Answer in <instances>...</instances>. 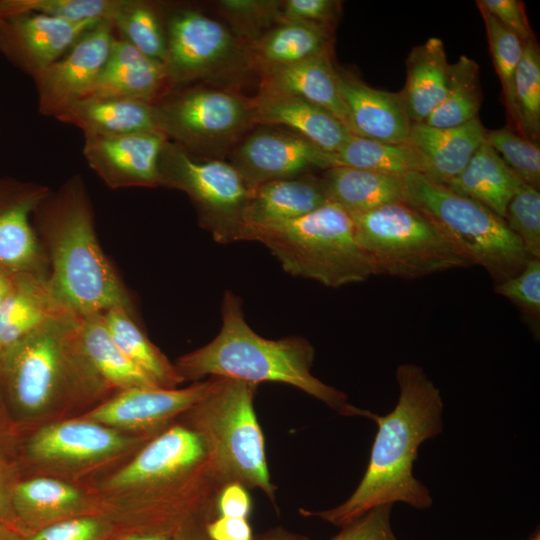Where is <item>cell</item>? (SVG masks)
Here are the masks:
<instances>
[{
	"mask_svg": "<svg viewBox=\"0 0 540 540\" xmlns=\"http://www.w3.org/2000/svg\"><path fill=\"white\" fill-rule=\"evenodd\" d=\"M399 396L386 415L373 414L377 432L365 473L352 494L338 506L299 513L338 527L383 505L404 503L419 510L433 505L429 489L414 475V464L422 443L443 430L444 404L439 388L424 369L413 363L398 365Z\"/></svg>",
	"mask_w": 540,
	"mask_h": 540,
	"instance_id": "1",
	"label": "cell"
},
{
	"mask_svg": "<svg viewBox=\"0 0 540 540\" xmlns=\"http://www.w3.org/2000/svg\"><path fill=\"white\" fill-rule=\"evenodd\" d=\"M32 223L48 258L49 286L59 304L78 316L115 308L132 312L130 294L98 242L81 175L51 189L35 209Z\"/></svg>",
	"mask_w": 540,
	"mask_h": 540,
	"instance_id": "2",
	"label": "cell"
},
{
	"mask_svg": "<svg viewBox=\"0 0 540 540\" xmlns=\"http://www.w3.org/2000/svg\"><path fill=\"white\" fill-rule=\"evenodd\" d=\"M222 326L208 344L181 356L175 365L183 380L210 377L288 384L336 411L341 416L371 419L370 410L350 404L344 392L325 384L312 372L315 349L300 336L278 340L258 335L247 324L242 303L231 291L224 294Z\"/></svg>",
	"mask_w": 540,
	"mask_h": 540,
	"instance_id": "3",
	"label": "cell"
},
{
	"mask_svg": "<svg viewBox=\"0 0 540 540\" xmlns=\"http://www.w3.org/2000/svg\"><path fill=\"white\" fill-rule=\"evenodd\" d=\"M0 385L16 423L106 388L84 354L80 316L73 313L50 320L2 352Z\"/></svg>",
	"mask_w": 540,
	"mask_h": 540,
	"instance_id": "4",
	"label": "cell"
},
{
	"mask_svg": "<svg viewBox=\"0 0 540 540\" xmlns=\"http://www.w3.org/2000/svg\"><path fill=\"white\" fill-rule=\"evenodd\" d=\"M108 485L142 494L155 518H174L200 507L222 485L200 436L185 424L158 433Z\"/></svg>",
	"mask_w": 540,
	"mask_h": 540,
	"instance_id": "5",
	"label": "cell"
},
{
	"mask_svg": "<svg viewBox=\"0 0 540 540\" xmlns=\"http://www.w3.org/2000/svg\"><path fill=\"white\" fill-rule=\"evenodd\" d=\"M242 240L263 243L286 272L328 287L363 282L373 275L352 217L332 202L293 220L249 227Z\"/></svg>",
	"mask_w": 540,
	"mask_h": 540,
	"instance_id": "6",
	"label": "cell"
},
{
	"mask_svg": "<svg viewBox=\"0 0 540 540\" xmlns=\"http://www.w3.org/2000/svg\"><path fill=\"white\" fill-rule=\"evenodd\" d=\"M257 386L220 377L217 386L183 415L185 425L202 439L223 481L260 490L278 510L277 488L271 480L265 438L254 408Z\"/></svg>",
	"mask_w": 540,
	"mask_h": 540,
	"instance_id": "7",
	"label": "cell"
},
{
	"mask_svg": "<svg viewBox=\"0 0 540 540\" xmlns=\"http://www.w3.org/2000/svg\"><path fill=\"white\" fill-rule=\"evenodd\" d=\"M404 183V202L429 218L470 265L482 266L496 284L518 274L531 258L505 220L486 206L423 174H408Z\"/></svg>",
	"mask_w": 540,
	"mask_h": 540,
	"instance_id": "8",
	"label": "cell"
},
{
	"mask_svg": "<svg viewBox=\"0 0 540 540\" xmlns=\"http://www.w3.org/2000/svg\"><path fill=\"white\" fill-rule=\"evenodd\" d=\"M352 219L373 275L415 279L470 266L432 221L406 202L388 204Z\"/></svg>",
	"mask_w": 540,
	"mask_h": 540,
	"instance_id": "9",
	"label": "cell"
},
{
	"mask_svg": "<svg viewBox=\"0 0 540 540\" xmlns=\"http://www.w3.org/2000/svg\"><path fill=\"white\" fill-rule=\"evenodd\" d=\"M159 186L186 193L200 225L217 242L241 240L243 213L251 191L231 163L197 159L167 140L159 160Z\"/></svg>",
	"mask_w": 540,
	"mask_h": 540,
	"instance_id": "10",
	"label": "cell"
},
{
	"mask_svg": "<svg viewBox=\"0 0 540 540\" xmlns=\"http://www.w3.org/2000/svg\"><path fill=\"white\" fill-rule=\"evenodd\" d=\"M165 137L187 152L221 148L254 125L252 99L209 86H180L154 104Z\"/></svg>",
	"mask_w": 540,
	"mask_h": 540,
	"instance_id": "11",
	"label": "cell"
},
{
	"mask_svg": "<svg viewBox=\"0 0 540 540\" xmlns=\"http://www.w3.org/2000/svg\"><path fill=\"white\" fill-rule=\"evenodd\" d=\"M164 68L171 90L250 65L247 47L225 25L195 9L165 19Z\"/></svg>",
	"mask_w": 540,
	"mask_h": 540,
	"instance_id": "12",
	"label": "cell"
},
{
	"mask_svg": "<svg viewBox=\"0 0 540 540\" xmlns=\"http://www.w3.org/2000/svg\"><path fill=\"white\" fill-rule=\"evenodd\" d=\"M114 30L112 21L97 24L33 78L42 115L57 118L86 96L108 59Z\"/></svg>",
	"mask_w": 540,
	"mask_h": 540,
	"instance_id": "13",
	"label": "cell"
},
{
	"mask_svg": "<svg viewBox=\"0 0 540 540\" xmlns=\"http://www.w3.org/2000/svg\"><path fill=\"white\" fill-rule=\"evenodd\" d=\"M250 191L276 179L306 173L312 168L335 167L334 153L290 131L261 128L236 148L231 163Z\"/></svg>",
	"mask_w": 540,
	"mask_h": 540,
	"instance_id": "14",
	"label": "cell"
},
{
	"mask_svg": "<svg viewBox=\"0 0 540 540\" xmlns=\"http://www.w3.org/2000/svg\"><path fill=\"white\" fill-rule=\"evenodd\" d=\"M97 24L70 22L32 12L0 17V50L33 79Z\"/></svg>",
	"mask_w": 540,
	"mask_h": 540,
	"instance_id": "15",
	"label": "cell"
},
{
	"mask_svg": "<svg viewBox=\"0 0 540 540\" xmlns=\"http://www.w3.org/2000/svg\"><path fill=\"white\" fill-rule=\"evenodd\" d=\"M44 184L0 178V265L16 273L49 275L32 216L50 192Z\"/></svg>",
	"mask_w": 540,
	"mask_h": 540,
	"instance_id": "16",
	"label": "cell"
},
{
	"mask_svg": "<svg viewBox=\"0 0 540 540\" xmlns=\"http://www.w3.org/2000/svg\"><path fill=\"white\" fill-rule=\"evenodd\" d=\"M168 139L162 133L84 136L88 166L110 189L159 186V160Z\"/></svg>",
	"mask_w": 540,
	"mask_h": 540,
	"instance_id": "17",
	"label": "cell"
},
{
	"mask_svg": "<svg viewBox=\"0 0 540 540\" xmlns=\"http://www.w3.org/2000/svg\"><path fill=\"white\" fill-rule=\"evenodd\" d=\"M220 377L182 388L135 387L120 391L93 409L86 419L111 428L146 430L183 415L219 383Z\"/></svg>",
	"mask_w": 540,
	"mask_h": 540,
	"instance_id": "18",
	"label": "cell"
},
{
	"mask_svg": "<svg viewBox=\"0 0 540 540\" xmlns=\"http://www.w3.org/2000/svg\"><path fill=\"white\" fill-rule=\"evenodd\" d=\"M131 443L130 438L95 421L69 420L37 430L25 445L35 461L82 463L114 455Z\"/></svg>",
	"mask_w": 540,
	"mask_h": 540,
	"instance_id": "19",
	"label": "cell"
},
{
	"mask_svg": "<svg viewBox=\"0 0 540 540\" xmlns=\"http://www.w3.org/2000/svg\"><path fill=\"white\" fill-rule=\"evenodd\" d=\"M337 73L351 133L385 143H406L412 123L401 93L375 89L343 69L337 68Z\"/></svg>",
	"mask_w": 540,
	"mask_h": 540,
	"instance_id": "20",
	"label": "cell"
},
{
	"mask_svg": "<svg viewBox=\"0 0 540 540\" xmlns=\"http://www.w3.org/2000/svg\"><path fill=\"white\" fill-rule=\"evenodd\" d=\"M170 91L163 63L115 37L103 69L84 98L119 97L154 105Z\"/></svg>",
	"mask_w": 540,
	"mask_h": 540,
	"instance_id": "21",
	"label": "cell"
},
{
	"mask_svg": "<svg viewBox=\"0 0 540 540\" xmlns=\"http://www.w3.org/2000/svg\"><path fill=\"white\" fill-rule=\"evenodd\" d=\"M486 129L479 117L455 127L439 128L424 123L410 127L407 143L417 152L423 175L446 185L466 167L484 142Z\"/></svg>",
	"mask_w": 540,
	"mask_h": 540,
	"instance_id": "22",
	"label": "cell"
},
{
	"mask_svg": "<svg viewBox=\"0 0 540 540\" xmlns=\"http://www.w3.org/2000/svg\"><path fill=\"white\" fill-rule=\"evenodd\" d=\"M252 102L254 124L285 126L330 153L352 134L329 111L296 96L259 92Z\"/></svg>",
	"mask_w": 540,
	"mask_h": 540,
	"instance_id": "23",
	"label": "cell"
},
{
	"mask_svg": "<svg viewBox=\"0 0 540 540\" xmlns=\"http://www.w3.org/2000/svg\"><path fill=\"white\" fill-rule=\"evenodd\" d=\"M331 53L326 51L294 64L261 72L260 92L296 96L315 103L333 114L351 132Z\"/></svg>",
	"mask_w": 540,
	"mask_h": 540,
	"instance_id": "24",
	"label": "cell"
},
{
	"mask_svg": "<svg viewBox=\"0 0 540 540\" xmlns=\"http://www.w3.org/2000/svg\"><path fill=\"white\" fill-rule=\"evenodd\" d=\"M328 201L322 178L311 174L276 179L251 191L243 228L286 222L304 216Z\"/></svg>",
	"mask_w": 540,
	"mask_h": 540,
	"instance_id": "25",
	"label": "cell"
},
{
	"mask_svg": "<svg viewBox=\"0 0 540 540\" xmlns=\"http://www.w3.org/2000/svg\"><path fill=\"white\" fill-rule=\"evenodd\" d=\"M56 119L79 128L84 136L162 133L154 105L128 98L86 97Z\"/></svg>",
	"mask_w": 540,
	"mask_h": 540,
	"instance_id": "26",
	"label": "cell"
},
{
	"mask_svg": "<svg viewBox=\"0 0 540 540\" xmlns=\"http://www.w3.org/2000/svg\"><path fill=\"white\" fill-rule=\"evenodd\" d=\"M48 277L18 273L11 292L0 306V354L50 320L72 313L56 300Z\"/></svg>",
	"mask_w": 540,
	"mask_h": 540,
	"instance_id": "27",
	"label": "cell"
},
{
	"mask_svg": "<svg viewBox=\"0 0 540 540\" xmlns=\"http://www.w3.org/2000/svg\"><path fill=\"white\" fill-rule=\"evenodd\" d=\"M329 202L351 217L382 206L404 202V177L346 166L325 170L322 177Z\"/></svg>",
	"mask_w": 540,
	"mask_h": 540,
	"instance_id": "28",
	"label": "cell"
},
{
	"mask_svg": "<svg viewBox=\"0 0 540 540\" xmlns=\"http://www.w3.org/2000/svg\"><path fill=\"white\" fill-rule=\"evenodd\" d=\"M405 64L406 82L400 93L411 123H423L446 91L449 63L443 41L430 37L414 46Z\"/></svg>",
	"mask_w": 540,
	"mask_h": 540,
	"instance_id": "29",
	"label": "cell"
},
{
	"mask_svg": "<svg viewBox=\"0 0 540 540\" xmlns=\"http://www.w3.org/2000/svg\"><path fill=\"white\" fill-rule=\"evenodd\" d=\"M332 29L306 22H281L247 47L250 65L261 73L332 51Z\"/></svg>",
	"mask_w": 540,
	"mask_h": 540,
	"instance_id": "30",
	"label": "cell"
},
{
	"mask_svg": "<svg viewBox=\"0 0 540 540\" xmlns=\"http://www.w3.org/2000/svg\"><path fill=\"white\" fill-rule=\"evenodd\" d=\"M524 184L484 141L461 173L445 186L504 219L509 202Z\"/></svg>",
	"mask_w": 540,
	"mask_h": 540,
	"instance_id": "31",
	"label": "cell"
},
{
	"mask_svg": "<svg viewBox=\"0 0 540 540\" xmlns=\"http://www.w3.org/2000/svg\"><path fill=\"white\" fill-rule=\"evenodd\" d=\"M80 339L89 364L106 387L120 391L158 387L116 345L102 313L80 316Z\"/></svg>",
	"mask_w": 540,
	"mask_h": 540,
	"instance_id": "32",
	"label": "cell"
},
{
	"mask_svg": "<svg viewBox=\"0 0 540 540\" xmlns=\"http://www.w3.org/2000/svg\"><path fill=\"white\" fill-rule=\"evenodd\" d=\"M120 350L158 387L175 388L184 380L167 357L149 340L132 318V312L115 308L102 313Z\"/></svg>",
	"mask_w": 540,
	"mask_h": 540,
	"instance_id": "33",
	"label": "cell"
},
{
	"mask_svg": "<svg viewBox=\"0 0 540 540\" xmlns=\"http://www.w3.org/2000/svg\"><path fill=\"white\" fill-rule=\"evenodd\" d=\"M481 102L479 66L473 59L461 55L455 63L449 64L443 100L423 123L439 128L463 125L479 117Z\"/></svg>",
	"mask_w": 540,
	"mask_h": 540,
	"instance_id": "34",
	"label": "cell"
},
{
	"mask_svg": "<svg viewBox=\"0 0 540 540\" xmlns=\"http://www.w3.org/2000/svg\"><path fill=\"white\" fill-rule=\"evenodd\" d=\"M334 159L335 167L346 166L401 177L411 173L423 174L421 159L407 142L385 143L351 134L334 153Z\"/></svg>",
	"mask_w": 540,
	"mask_h": 540,
	"instance_id": "35",
	"label": "cell"
},
{
	"mask_svg": "<svg viewBox=\"0 0 540 540\" xmlns=\"http://www.w3.org/2000/svg\"><path fill=\"white\" fill-rule=\"evenodd\" d=\"M114 29L146 56L164 64L167 53L165 19L160 6L150 1L125 0L113 20Z\"/></svg>",
	"mask_w": 540,
	"mask_h": 540,
	"instance_id": "36",
	"label": "cell"
},
{
	"mask_svg": "<svg viewBox=\"0 0 540 540\" xmlns=\"http://www.w3.org/2000/svg\"><path fill=\"white\" fill-rule=\"evenodd\" d=\"M80 496L77 489L62 481L35 477L14 482L11 504L15 518L33 523L68 511L80 501Z\"/></svg>",
	"mask_w": 540,
	"mask_h": 540,
	"instance_id": "37",
	"label": "cell"
},
{
	"mask_svg": "<svg viewBox=\"0 0 540 540\" xmlns=\"http://www.w3.org/2000/svg\"><path fill=\"white\" fill-rule=\"evenodd\" d=\"M512 123L518 133L537 142L540 137V49L536 39L524 43L514 77Z\"/></svg>",
	"mask_w": 540,
	"mask_h": 540,
	"instance_id": "38",
	"label": "cell"
},
{
	"mask_svg": "<svg viewBox=\"0 0 540 540\" xmlns=\"http://www.w3.org/2000/svg\"><path fill=\"white\" fill-rule=\"evenodd\" d=\"M124 2L125 0H3L0 1V17L32 12L76 23L113 22Z\"/></svg>",
	"mask_w": 540,
	"mask_h": 540,
	"instance_id": "39",
	"label": "cell"
},
{
	"mask_svg": "<svg viewBox=\"0 0 540 540\" xmlns=\"http://www.w3.org/2000/svg\"><path fill=\"white\" fill-rule=\"evenodd\" d=\"M478 8L485 24L490 54L501 82L505 104L512 121L514 77L523 54L524 42L502 26L489 12L479 6Z\"/></svg>",
	"mask_w": 540,
	"mask_h": 540,
	"instance_id": "40",
	"label": "cell"
},
{
	"mask_svg": "<svg viewBox=\"0 0 540 540\" xmlns=\"http://www.w3.org/2000/svg\"><path fill=\"white\" fill-rule=\"evenodd\" d=\"M281 3L277 0H220L216 5L236 37L247 42L248 47L281 23Z\"/></svg>",
	"mask_w": 540,
	"mask_h": 540,
	"instance_id": "41",
	"label": "cell"
},
{
	"mask_svg": "<svg viewBox=\"0 0 540 540\" xmlns=\"http://www.w3.org/2000/svg\"><path fill=\"white\" fill-rule=\"evenodd\" d=\"M484 141L525 184L539 189L540 148L537 142L509 127L486 130Z\"/></svg>",
	"mask_w": 540,
	"mask_h": 540,
	"instance_id": "42",
	"label": "cell"
},
{
	"mask_svg": "<svg viewBox=\"0 0 540 540\" xmlns=\"http://www.w3.org/2000/svg\"><path fill=\"white\" fill-rule=\"evenodd\" d=\"M504 220L531 258L540 259V192L524 184L509 202Z\"/></svg>",
	"mask_w": 540,
	"mask_h": 540,
	"instance_id": "43",
	"label": "cell"
},
{
	"mask_svg": "<svg viewBox=\"0 0 540 540\" xmlns=\"http://www.w3.org/2000/svg\"><path fill=\"white\" fill-rule=\"evenodd\" d=\"M495 292L515 304L536 328L540 319V259L530 258L518 274L496 284Z\"/></svg>",
	"mask_w": 540,
	"mask_h": 540,
	"instance_id": "44",
	"label": "cell"
},
{
	"mask_svg": "<svg viewBox=\"0 0 540 540\" xmlns=\"http://www.w3.org/2000/svg\"><path fill=\"white\" fill-rule=\"evenodd\" d=\"M392 507L383 504L369 510L330 540H398L391 525Z\"/></svg>",
	"mask_w": 540,
	"mask_h": 540,
	"instance_id": "45",
	"label": "cell"
},
{
	"mask_svg": "<svg viewBox=\"0 0 540 540\" xmlns=\"http://www.w3.org/2000/svg\"><path fill=\"white\" fill-rule=\"evenodd\" d=\"M341 13V1L286 0L281 3V22H306L334 27Z\"/></svg>",
	"mask_w": 540,
	"mask_h": 540,
	"instance_id": "46",
	"label": "cell"
},
{
	"mask_svg": "<svg viewBox=\"0 0 540 540\" xmlns=\"http://www.w3.org/2000/svg\"><path fill=\"white\" fill-rule=\"evenodd\" d=\"M476 3L524 43L536 39L522 1L480 0Z\"/></svg>",
	"mask_w": 540,
	"mask_h": 540,
	"instance_id": "47",
	"label": "cell"
},
{
	"mask_svg": "<svg viewBox=\"0 0 540 540\" xmlns=\"http://www.w3.org/2000/svg\"><path fill=\"white\" fill-rule=\"evenodd\" d=\"M99 529V523L92 518H73L49 525L29 540H94Z\"/></svg>",
	"mask_w": 540,
	"mask_h": 540,
	"instance_id": "48",
	"label": "cell"
},
{
	"mask_svg": "<svg viewBox=\"0 0 540 540\" xmlns=\"http://www.w3.org/2000/svg\"><path fill=\"white\" fill-rule=\"evenodd\" d=\"M248 489L238 483H226L217 498V516L248 519L251 511Z\"/></svg>",
	"mask_w": 540,
	"mask_h": 540,
	"instance_id": "49",
	"label": "cell"
},
{
	"mask_svg": "<svg viewBox=\"0 0 540 540\" xmlns=\"http://www.w3.org/2000/svg\"><path fill=\"white\" fill-rule=\"evenodd\" d=\"M205 531L210 540H253L248 519L216 516L206 523Z\"/></svg>",
	"mask_w": 540,
	"mask_h": 540,
	"instance_id": "50",
	"label": "cell"
},
{
	"mask_svg": "<svg viewBox=\"0 0 540 540\" xmlns=\"http://www.w3.org/2000/svg\"><path fill=\"white\" fill-rule=\"evenodd\" d=\"M13 484L7 465L0 460V525H7L15 518L11 504Z\"/></svg>",
	"mask_w": 540,
	"mask_h": 540,
	"instance_id": "51",
	"label": "cell"
},
{
	"mask_svg": "<svg viewBox=\"0 0 540 540\" xmlns=\"http://www.w3.org/2000/svg\"><path fill=\"white\" fill-rule=\"evenodd\" d=\"M253 540H310L308 537L291 532L281 526L271 528L254 537Z\"/></svg>",
	"mask_w": 540,
	"mask_h": 540,
	"instance_id": "52",
	"label": "cell"
},
{
	"mask_svg": "<svg viewBox=\"0 0 540 540\" xmlns=\"http://www.w3.org/2000/svg\"><path fill=\"white\" fill-rule=\"evenodd\" d=\"M18 273L0 265V306L11 292Z\"/></svg>",
	"mask_w": 540,
	"mask_h": 540,
	"instance_id": "53",
	"label": "cell"
},
{
	"mask_svg": "<svg viewBox=\"0 0 540 540\" xmlns=\"http://www.w3.org/2000/svg\"><path fill=\"white\" fill-rule=\"evenodd\" d=\"M206 524H198L176 534L173 540H210L205 531Z\"/></svg>",
	"mask_w": 540,
	"mask_h": 540,
	"instance_id": "54",
	"label": "cell"
},
{
	"mask_svg": "<svg viewBox=\"0 0 540 540\" xmlns=\"http://www.w3.org/2000/svg\"><path fill=\"white\" fill-rule=\"evenodd\" d=\"M8 419L10 418L6 410V406H5L3 395H2L1 385H0V444L2 443V441H5V437L8 433L7 431Z\"/></svg>",
	"mask_w": 540,
	"mask_h": 540,
	"instance_id": "55",
	"label": "cell"
},
{
	"mask_svg": "<svg viewBox=\"0 0 540 540\" xmlns=\"http://www.w3.org/2000/svg\"><path fill=\"white\" fill-rule=\"evenodd\" d=\"M123 540H171L169 536L153 533L132 535Z\"/></svg>",
	"mask_w": 540,
	"mask_h": 540,
	"instance_id": "56",
	"label": "cell"
},
{
	"mask_svg": "<svg viewBox=\"0 0 540 540\" xmlns=\"http://www.w3.org/2000/svg\"><path fill=\"white\" fill-rule=\"evenodd\" d=\"M0 540H21L7 525H0Z\"/></svg>",
	"mask_w": 540,
	"mask_h": 540,
	"instance_id": "57",
	"label": "cell"
},
{
	"mask_svg": "<svg viewBox=\"0 0 540 540\" xmlns=\"http://www.w3.org/2000/svg\"><path fill=\"white\" fill-rule=\"evenodd\" d=\"M528 540H540L539 529H537V530L529 537Z\"/></svg>",
	"mask_w": 540,
	"mask_h": 540,
	"instance_id": "58",
	"label": "cell"
}]
</instances>
